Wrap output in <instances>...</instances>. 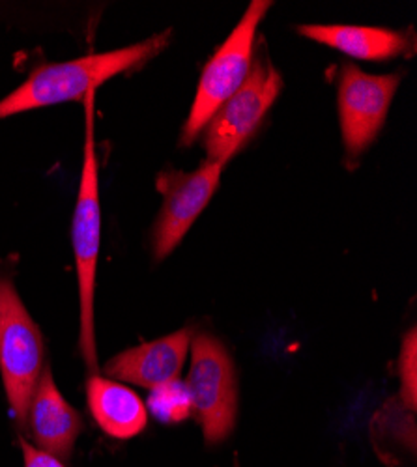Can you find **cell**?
Segmentation results:
<instances>
[{
    "label": "cell",
    "mask_w": 417,
    "mask_h": 467,
    "mask_svg": "<svg viewBox=\"0 0 417 467\" xmlns=\"http://www.w3.org/2000/svg\"><path fill=\"white\" fill-rule=\"evenodd\" d=\"M169 40L171 30L122 49L40 66L28 75L21 87L0 99V120L34 109L85 99L112 77L135 69L150 58L158 57L169 46Z\"/></svg>",
    "instance_id": "cell-1"
},
{
    "label": "cell",
    "mask_w": 417,
    "mask_h": 467,
    "mask_svg": "<svg viewBox=\"0 0 417 467\" xmlns=\"http://www.w3.org/2000/svg\"><path fill=\"white\" fill-rule=\"evenodd\" d=\"M94 101L96 92L85 98V155L83 171L78 192V204L73 212L71 240L75 253L79 283V354L92 374L98 372V346L94 327V292H96V269L101 240V208H99V176L94 142Z\"/></svg>",
    "instance_id": "cell-2"
},
{
    "label": "cell",
    "mask_w": 417,
    "mask_h": 467,
    "mask_svg": "<svg viewBox=\"0 0 417 467\" xmlns=\"http://www.w3.org/2000/svg\"><path fill=\"white\" fill-rule=\"evenodd\" d=\"M44 368L42 331L28 315L12 277L0 275V372L21 431L26 428L28 404Z\"/></svg>",
    "instance_id": "cell-3"
},
{
    "label": "cell",
    "mask_w": 417,
    "mask_h": 467,
    "mask_svg": "<svg viewBox=\"0 0 417 467\" xmlns=\"http://www.w3.org/2000/svg\"><path fill=\"white\" fill-rule=\"evenodd\" d=\"M189 352L192 365L183 383L192 399V413L203 428L206 443L219 445L236 426V368L223 342L208 333L195 335Z\"/></svg>",
    "instance_id": "cell-4"
},
{
    "label": "cell",
    "mask_w": 417,
    "mask_h": 467,
    "mask_svg": "<svg viewBox=\"0 0 417 467\" xmlns=\"http://www.w3.org/2000/svg\"><path fill=\"white\" fill-rule=\"evenodd\" d=\"M272 3L268 0H255L240 19L233 34L215 51L206 67L203 69L201 83L182 131V144H192L212 120L217 109L235 96L247 79L253 66V49L258 25L268 14Z\"/></svg>",
    "instance_id": "cell-5"
},
{
    "label": "cell",
    "mask_w": 417,
    "mask_h": 467,
    "mask_svg": "<svg viewBox=\"0 0 417 467\" xmlns=\"http://www.w3.org/2000/svg\"><path fill=\"white\" fill-rule=\"evenodd\" d=\"M283 88V77L262 57L253 62L244 85L226 99L204 128L208 161L224 165L251 139Z\"/></svg>",
    "instance_id": "cell-6"
},
{
    "label": "cell",
    "mask_w": 417,
    "mask_h": 467,
    "mask_svg": "<svg viewBox=\"0 0 417 467\" xmlns=\"http://www.w3.org/2000/svg\"><path fill=\"white\" fill-rule=\"evenodd\" d=\"M401 75H370L354 64H345L339 77V120L347 155L352 160L381 133Z\"/></svg>",
    "instance_id": "cell-7"
},
{
    "label": "cell",
    "mask_w": 417,
    "mask_h": 467,
    "mask_svg": "<svg viewBox=\"0 0 417 467\" xmlns=\"http://www.w3.org/2000/svg\"><path fill=\"white\" fill-rule=\"evenodd\" d=\"M223 167L221 163L206 161L193 172L171 171L158 178L163 206L151 234V251L156 260H163L176 249L208 206L219 187Z\"/></svg>",
    "instance_id": "cell-8"
},
{
    "label": "cell",
    "mask_w": 417,
    "mask_h": 467,
    "mask_svg": "<svg viewBox=\"0 0 417 467\" xmlns=\"http://www.w3.org/2000/svg\"><path fill=\"white\" fill-rule=\"evenodd\" d=\"M26 428L32 445L62 462L73 452L83 431V419L58 391L51 367H46L37 379L26 411Z\"/></svg>",
    "instance_id": "cell-9"
},
{
    "label": "cell",
    "mask_w": 417,
    "mask_h": 467,
    "mask_svg": "<svg viewBox=\"0 0 417 467\" xmlns=\"http://www.w3.org/2000/svg\"><path fill=\"white\" fill-rule=\"evenodd\" d=\"M192 338V329H180L163 338L126 349V352L112 358L103 370L110 379L154 389L178 379L187 361Z\"/></svg>",
    "instance_id": "cell-10"
},
{
    "label": "cell",
    "mask_w": 417,
    "mask_h": 467,
    "mask_svg": "<svg viewBox=\"0 0 417 467\" xmlns=\"http://www.w3.org/2000/svg\"><path fill=\"white\" fill-rule=\"evenodd\" d=\"M89 410L101 431L115 440H131L148 424L142 399L124 383L92 374L87 383Z\"/></svg>",
    "instance_id": "cell-11"
},
{
    "label": "cell",
    "mask_w": 417,
    "mask_h": 467,
    "mask_svg": "<svg viewBox=\"0 0 417 467\" xmlns=\"http://www.w3.org/2000/svg\"><path fill=\"white\" fill-rule=\"evenodd\" d=\"M301 36L360 60H390L406 55L408 36L390 28L350 25H301Z\"/></svg>",
    "instance_id": "cell-12"
},
{
    "label": "cell",
    "mask_w": 417,
    "mask_h": 467,
    "mask_svg": "<svg viewBox=\"0 0 417 467\" xmlns=\"http://www.w3.org/2000/svg\"><path fill=\"white\" fill-rule=\"evenodd\" d=\"M146 410H150L158 420L167 424H176L187 419L192 415V399H189L185 383L172 379L150 389Z\"/></svg>",
    "instance_id": "cell-13"
},
{
    "label": "cell",
    "mask_w": 417,
    "mask_h": 467,
    "mask_svg": "<svg viewBox=\"0 0 417 467\" xmlns=\"http://www.w3.org/2000/svg\"><path fill=\"white\" fill-rule=\"evenodd\" d=\"M399 376H401V402L415 411L417 410V335L415 327L408 331L402 340L399 358Z\"/></svg>",
    "instance_id": "cell-14"
},
{
    "label": "cell",
    "mask_w": 417,
    "mask_h": 467,
    "mask_svg": "<svg viewBox=\"0 0 417 467\" xmlns=\"http://www.w3.org/2000/svg\"><path fill=\"white\" fill-rule=\"evenodd\" d=\"M21 449H23L25 467H66V463L60 458L34 447L25 438H21Z\"/></svg>",
    "instance_id": "cell-15"
}]
</instances>
